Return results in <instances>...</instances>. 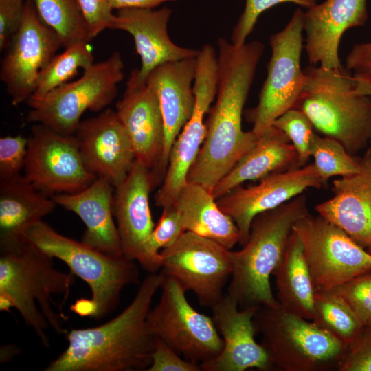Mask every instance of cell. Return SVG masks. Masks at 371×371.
I'll return each instance as SVG.
<instances>
[{"label":"cell","mask_w":371,"mask_h":371,"mask_svg":"<svg viewBox=\"0 0 371 371\" xmlns=\"http://www.w3.org/2000/svg\"><path fill=\"white\" fill-rule=\"evenodd\" d=\"M216 100L208 111L206 135L187 181L210 192L254 146L258 137L242 128L244 105L252 85L264 45L254 41L236 45L218 41Z\"/></svg>","instance_id":"obj_1"},{"label":"cell","mask_w":371,"mask_h":371,"mask_svg":"<svg viewBox=\"0 0 371 371\" xmlns=\"http://www.w3.org/2000/svg\"><path fill=\"white\" fill-rule=\"evenodd\" d=\"M164 278L161 271L149 273L131 302L106 323L67 330V348L44 370H147L155 341L147 318Z\"/></svg>","instance_id":"obj_2"},{"label":"cell","mask_w":371,"mask_h":371,"mask_svg":"<svg viewBox=\"0 0 371 371\" xmlns=\"http://www.w3.org/2000/svg\"><path fill=\"white\" fill-rule=\"evenodd\" d=\"M54 259L25 236L0 239V310L16 309L46 348L49 328L58 334L67 332V319L53 306L62 307L52 297L62 295L65 301L74 282V273L57 270Z\"/></svg>","instance_id":"obj_3"},{"label":"cell","mask_w":371,"mask_h":371,"mask_svg":"<svg viewBox=\"0 0 371 371\" xmlns=\"http://www.w3.org/2000/svg\"><path fill=\"white\" fill-rule=\"evenodd\" d=\"M308 213L307 197L302 193L257 215L246 243L240 250H229L232 273L226 293L240 308L280 306L270 276L284 256L293 225Z\"/></svg>","instance_id":"obj_4"},{"label":"cell","mask_w":371,"mask_h":371,"mask_svg":"<svg viewBox=\"0 0 371 371\" xmlns=\"http://www.w3.org/2000/svg\"><path fill=\"white\" fill-rule=\"evenodd\" d=\"M294 108L306 114L314 128L340 142L354 155L371 142V97L357 93L353 75L344 67L310 65Z\"/></svg>","instance_id":"obj_5"},{"label":"cell","mask_w":371,"mask_h":371,"mask_svg":"<svg viewBox=\"0 0 371 371\" xmlns=\"http://www.w3.org/2000/svg\"><path fill=\"white\" fill-rule=\"evenodd\" d=\"M24 236L42 251L65 263L74 275L87 284L91 293V317L95 319L115 309L126 286L139 284L135 261L102 253L60 234L43 221L30 227Z\"/></svg>","instance_id":"obj_6"},{"label":"cell","mask_w":371,"mask_h":371,"mask_svg":"<svg viewBox=\"0 0 371 371\" xmlns=\"http://www.w3.org/2000/svg\"><path fill=\"white\" fill-rule=\"evenodd\" d=\"M271 370L324 371L339 368L347 346L314 322L280 306H261L254 317Z\"/></svg>","instance_id":"obj_7"},{"label":"cell","mask_w":371,"mask_h":371,"mask_svg":"<svg viewBox=\"0 0 371 371\" xmlns=\"http://www.w3.org/2000/svg\"><path fill=\"white\" fill-rule=\"evenodd\" d=\"M124 68L120 52H113L107 59L84 70L78 80L55 88L41 98H30L26 121L73 135L86 111L100 113L114 101Z\"/></svg>","instance_id":"obj_8"},{"label":"cell","mask_w":371,"mask_h":371,"mask_svg":"<svg viewBox=\"0 0 371 371\" xmlns=\"http://www.w3.org/2000/svg\"><path fill=\"white\" fill-rule=\"evenodd\" d=\"M304 12L295 10L281 31L271 36V56L267 77L261 89L258 104L247 111V119L257 137L267 131L274 121L294 108L306 80L300 66L304 48Z\"/></svg>","instance_id":"obj_9"},{"label":"cell","mask_w":371,"mask_h":371,"mask_svg":"<svg viewBox=\"0 0 371 371\" xmlns=\"http://www.w3.org/2000/svg\"><path fill=\"white\" fill-rule=\"evenodd\" d=\"M164 276L159 302L147 318L150 331L187 360L201 364L215 358L223 341L212 318L190 304L177 280Z\"/></svg>","instance_id":"obj_10"},{"label":"cell","mask_w":371,"mask_h":371,"mask_svg":"<svg viewBox=\"0 0 371 371\" xmlns=\"http://www.w3.org/2000/svg\"><path fill=\"white\" fill-rule=\"evenodd\" d=\"M315 289H331L371 271V253L342 229L309 213L293 226Z\"/></svg>","instance_id":"obj_11"},{"label":"cell","mask_w":371,"mask_h":371,"mask_svg":"<svg viewBox=\"0 0 371 371\" xmlns=\"http://www.w3.org/2000/svg\"><path fill=\"white\" fill-rule=\"evenodd\" d=\"M229 250L212 239L184 232L160 251L161 271L193 292L201 306L212 308L224 296L232 276Z\"/></svg>","instance_id":"obj_12"},{"label":"cell","mask_w":371,"mask_h":371,"mask_svg":"<svg viewBox=\"0 0 371 371\" xmlns=\"http://www.w3.org/2000/svg\"><path fill=\"white\" fill-rule=\"evenodd\" d=\"M217 83V54L212 45L206 44L196 57L192 115L172 146L162 184L155 195L156 205L161 208L174 205L187 183L188 172L205 137L204 118L216 95Z\"/></svg>","instance_id":"obj_13"},{"label":"cell","mask_w":371,"mask_h":371,"mask_svg":"<svg viewBox=\"0 0 371 371\" xmlns=\"http://www.w3.org/2000/svg\"><path fill=\"white\" fill-rule=\"evenodd\" d=\"M27 139L23 175L44 194L76 193L97 179L86 168L74 135L34 124Z\"/></svg>","instance_id":"obj_14"},{"label":"cell","mask_w":371,"mask_h":371,"mask_svg":"<svg viewBox=\"0 0 371 371\" xmlns=\"http://www.w3.org/2000/svg\"><path fill=\"white\" fill-rule=\"evenodd\" d=\"M61 47L56 32L40 19L33 0H26L20 25L0 63V79L13 106L32 95L39 73Z\"/></svg>","instance_id":"obj_15"},{"label":"cell","mask_w":371,"mask_h":371,"mask_svg":"<svg viewBox=\"0 0 371 371\" xmlns=\"http://www.w3.org/2000/svg\"><path fill=\"white\" fill-rule=\"evenodd\" d=\"M323 186L313 163L273 173L249 187L238 186L216 199L221 210L236 225L240 234L239 244L247 241L254 218L262 212L273 210L308 188Z\"/></svg>","instance_id":"obj_16"},{"label":"cell","mask_w":371,"mask_h":371,"mask_svg":"<svg viewBox=\"0 0 371 371\" xmlns=\"http://www.w3.org/2000/svg\"><path fill=\"white\" fill-rule=\"evenodd\" d=\"M115 111L131 142L135 160L148 168L159 183L163 179L164 121L157 95L146 81L139 80L137 69L131 72Z\"/></svg>","instance_id":"obj_17"},{"label":"cell","mask_w":371,"mask_h":371,"mask_svg":"<svg viewBox=\"0 0 371 371\" xmlns=\"http://www.w3.org/2000/svg\"><path fill=\"white\" fill-rule=\"evenodd\" d=\"M74 135L89 172L114 187L125 179L135 158L115 110L106 108L96 116L81 120Z\"/></svg>","instance_id":"obj_18"},{"label":"cell","mask_w":371,"mask_h":371,"mask_svg":"<svg viewBox=\"0 0 371 371\" xmlns=\"http://www.w3.org/2000/svg\"><path fill=\"white\" fill-rule=\"evenodd\" d=\"M259 308H240L237 302L225 293L211 308L212 318L223 339V346L215 358L200 364L203 370L244 371L249 368L271 370L266 350L255 339L254 317Z\"/></svg>","instance_id":"obj_19"},{"label":"cell","mask_w":371,"mask_h":371,"mask_svg":"<svg viewBox=\"0 0 371 371\" xmlns=\"http://www.w3.org/2000/svg\"><path fill=\"white\" fill-rule=\"evenodd\" d=\"M157 183L142 163L135 160L125 179L115 187L113 213L122 243V253L144 269L146 247L155 225L149 195Z\"/></svg>","instance_id":"obj_20"},{"label":"cell","mask_w":371,"mask_h":371,"mask_svg":"<svg viewBox=\"0 0 371 371\" xmlns=\"http://www.w3.org/2000/svg\"><path fill=\"white\" fill-rule=\"evenodd\" d=\"M368 16L367 0H325L307 8L304 48L311 65L343 67L339 56L341 37L348 29L363 26Z\"/></svg>","instance_id":"obj_21"},{"label":"cell","mask_w":371,"mask_h":371,"mask_svg":"<svg viewBox=\"0 0 371 371\" xmlns=\"http://www.w3.org/2000/svg\"><path fill=\"white\" fill-rule=\"evenodd\" d=\"M357 159L359 171L334 180L332 197L315 210L371 253V147Z\"/></svg>","instance_id":"obj_22"},{"label":"cell","mask_w":371,"mask_h":371,"mask_svg":"<svg viewBox=\"0 0 371 371\" xmlns=\"http://www.w3.org/2000/svg\"><path fill=\"white\" fill-rule=\"evenodd\" d=\"M172 10L168 7L158 10L122 8L117 10L112 30L130 34L141 59L138 78L146 82L149 74L165 63L196 58L199 50L176 45L168 33Z\"/></svg>","instance_id":"obj_23"},{"label":"cell","mask_w":371,"mask_h":371,"mask_svg":"<svg viewBox=\"0 0 371 371\" xmlns=\"http://www.w3.org/2000/svg\"><path fill=\"white\" fill-rule=\"evenodd\" d=\"M196 58L171 61L155 68L146 82L157 95L164 125V146L161 163L164 178L173 143L192 115L195 98L193 83Z\"/></svg>","instance_id":"obj_24"},{"label":"cell","mask_w":371,"mask_h":371,"mask_svg":"<svg viewBox=\"0 0 371 371\" xmlns=\"http://www.w3.org/2000/svg\"><path fill=\"white\" fill-rule=\"evenodd\" d=\"M114 189L106 179L97 178L80 192L52 197L57 205L82 220L85 226L82 242L102 253L120 256L124 255L112 207Z\"/></svg>","instance_id":"obj_25"},{"label":"cell","mask_w":371,"mask_h":371,"mask_svg":"<svg viewBox=\"0 0 371 371\" xmlns=\"http://www.w3.org/2000/svg\"><path fill=\"white\" fill-rule=\"evenodd\" d=\"M296 150L286 134L271 126L237 162L212 191L217 199L247 181L297 167Z\"/></svg>","instance_id":"obj_26"},{"label":"cell","mask_w":371,"mask_h":371,"mask_svg":"<svg viewBox=\"0 0 371 371\" xmlns=\"http://www.w3.org/2000/svg\"><path fill=\"white\" fill-rule=\"evenodd\" d=\"M174 206L185 232L212 239L228 249L239 243L236 225L221 210L212 192L205 187L187 181Z\"/></svg>","instance_id":"obj_27"},{"label":"cell","mask_w":371,"mask_h":371,"mask_svg":"<svg viewBox=\"0 0 371 371\" xmlns=\"http://www.w3.org/2000/svg\"><path fill=\"white\" fill-rule=\"evenodd\" d=\"M57 204L23 175L0 179V239L24 236Z\"/></svg>","instance_id":"obj_28"},{"label":"cell","mask_w":371,"mask_h":371,"mask_svg":"<svg viewBox=\"0 0 371 371\" xmlns=\"http://www.w3.org/2000/svg\"><path fill=\"white\" fill-rule=\"evenodd\" d=\"M276 299L284 311L312 321L315 287L306 262L302 243L293 232L284 256L274 269Z\"/></svg>","instance_id":"obj_29"},{"label":"cell","mask_w":371,"mask_h":371,"mask_svg":"<svg viewBox=\"0 0 371 371\" xmlns=\"http://www.w3.org/2000/svg\"><path fill=\"white\" fill-rule=\"evenodd\" d=\"M40 19L61 40L64 48L91 39L78 0H33Z\"/></svg>","instance_id":"obj_30"},{"label":"cell","mask_w":371,"mask_h":371,"mask_svg":"<svg viewBox=\"0 0 371 371\" xmlns=\"http://www.w3.org/2000/svg\"><path fill=\"white\" fill-rule=\"evenodd\" d=\"M314 309L312 322L347 346L363 327L348 305L332 289H315Z\"/></svg>","instance_id":"obj_31"},{"label":"cell","mask_w":371,"mask_h":371,"mask_svg":"<svg viewBox=\"0 0 371 371\" xmlns=\"http://www.w3.org/2000/svg\"><path fill=\"white\" fill-rule=\"evenodd\" d=\"M93 63L94 56L88 43H79L65 48L39 73L34 91L30 98L44 97L52 90L68 82L79 69L86 70Z\"/></svg>","instance_id":"obj_32"},{"label":"cell","mask_w":371,"mask_h":371,"mask_svg":"<svg viewBox=\"0 0 371 371\" xmlns=\"http://www.w3.org/2000/svg\"><path fill=\"white\" fill-rule=\"evenodd\" d=\"M311 157L323 186L335 176H347L357 173L360 167L358 159L350 154L336 139L315 134Z\"/></svg>","instance_id":"obj_33"},{"label":"cell","mask_w":371,"mask_h":371,"mask_svg":"<svg viewBox=\"0 0 371 371\" xmlns=\"http://www.w3.org/2000/svg\"><path fill=\"white\" fill-rule=\"evenodd\" d=\"M162 214L147 241L146 265L149 273L161 269L160 251L171 245L185 231L180 216L174 205L162 208Z\"/></svg>","instance_id":"obj_34"},{"label":"cell","mask_w":371,"mask_h":371,"mask_svg":"<svg viewBox=\"0 0 371 371\" xmlns=\"http://www.w3.org/2000/svg\"><path fill=\"white\" fill-rule=\"evenodd\" d=\"M273 126L283 131L294 146L297 155V167L308 164L315 133L306 114L298 109L292 108L278 117Z\"/></svg>","instance_id":"obj_35"},{"label":"cell","mask_w":371,"mask_h":371,"mask_svg":"<svg viewBox=\"0 0 371 371\" xmlns=\"http://www.w3.org/2000/svg\"><path fill=\"white\" fill-rule=\"evenodd\" d=\"M331 289L344 300L363 326H371V271Z\"/></svg>","instance_id":"obj_36"},{"label":"cell","mask_w":371,"mask_h":371,"mask_svg":"<svg viewBox=\"0 0 371 371\" xmlns=\"http://www.w3.org/2000/svg\"><path fill=\"white\" fill-rule=\"evenodd\" d=\"M292 3L305 8L316 3L315 0H245L244 10L234 27L231 42L236 45L246 43V39L253 31L258 17L265 10L280 3Z\"/></svg>","instance_id":"obj_37"},{"label":"cell","mask_w":371,"mask_h":371,"mask_svg":"<svg viewBox=\"0 0 371 371\" xmlns=\"http://www.w3.org/2000/svg\"><path fill=\"white\" fill-rule=\"evenodd\" d=\"M27 142V137L21 135L1 137L0 179L21 174L25 162Z\"/></svg>","instance_id":"obj_38"},{"label":"cell","mask_w":371,"mask_h":371,"mask_svg":"<svg viewBox=\"0 0 371 371\" xmlns=\"http://www.w3.org/2000/svg\"><path fill=\"white\" fill-rule=\"evenodd\" d=\"M339 371H371V326H363L347 346Z\"/></svg>","instance_id":"obj_39"},{"label":"cell","mask_w":371,"mask_h":371,"mask_svg":"<svg viewBox=\"0 0 371 371\" xmlns=\"http://www.w3.org/2000/svg\"><path fill=\"white\" fill-rule=\"evenodd\" d=\"M200 364L187 360L155 337L151 363L146 371H201Z\"/></svg>","instance_id":"obj_40"},{"label":"cell","mask_w":371,"mask_h":371,"mask_svg":"<svg viewBox=\"0 0 371 371\" xmlns=\"http://www.w3.org/2000/svg\"><path fill=\"white\" fill-rule=\"evenodd\" d=\"M78 2L91 39L105 29H111L116 16L108 0H78Z\"/></svg>","instance_id":"obj_41"},{"label":"cell","mask_w":371,"mask_h":371,"mask_svg":"<svg viewBox=\"0 0 371 371\" xmlns=\"http://www.w3.org/2000/svg\"><path fill=\"white\" fill-rule=\"evenodd\" d=\"M26 0H0V50L7 47L22 20Z\"/></svg>","instance_id":"obj_42"},{"label":"cell","mask_w":371,"mask_h":371,"mask_svg":"<svg viewBox=\"0 0 371 371\" xmlns=\"http://www.w3.org/2000/svg\"><path fill=\"white\" fill-rule=\"evenodd\" d=\"M353 75L371 77V41L355 45L346 58V67Z\"/></svg>","instance_id":"obj_43"},{"label":"cell","mask_w":371,"mask_h":371,"mask_svg":"<svg viewBox=\"0 0 371 371\" xmlns=\"http://www.w3.org/2000/svg\"><path fill=\"white\" fill-rule=\"evenodd\" d=\"M113 9L144 8L154 9L160 4L176 0H108Z\"/></svg>","instance_id":"obj_44"},{"label":"cell","mask_w":371,"mask_h":371,"mask_svg":"<svg viewBox=\"0 0 371 371\" xmlns=\"http://www.w3.org/2000/svg\"><path fill=\"white\" fill-rule=\"evenodd\" d=\"M353 79L356 91L371 97V77L353 75Z\"/></svg>","instance_id":"obj_45"},{"label":"cell","mask_w":371,"mask_h":371,"mask_svg":"<svg viewBox=\"0 0 371 371\" xmlns=\"http://www.w3.org/2000/svg\"><path fill=\"white\" fill-rule=\"evenodd\" d=\"M19 351V347L13 344L1 346L0 350L1 363L10 361L20 352Z\"/></svg>","instance_id":"obj_46"},{"label":"cell","mask_w":371,"mask_h":371,"mask_svg":"<svg viewBox=\"0 0 371 371\" xmlns=\"http://www.w3.org/2000/svg\"><path fill=\"white\" fill-rule=\"evenodd\" d=\"M370 144H371V142H370Z\"/></svg>","instance_id":"obj_47"}]
</instances>
